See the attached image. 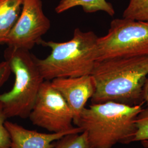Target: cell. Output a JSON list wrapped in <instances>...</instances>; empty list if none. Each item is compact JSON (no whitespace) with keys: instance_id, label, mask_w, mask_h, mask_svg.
Returning <instances> with one entry per match:
<instances>
[{"instance_id":"cell-1","label":"cell","mask_w":148,"mask_h":148,"mask_svg":"<svg viewBox=\"0 0 148 148\" xmlns=\"http://www.w3.org/2000/svg\"><path fill=\"white\" fill-rule=\"evenodd\" d=\"M148 75V55L97 61L91 74L95 85L92 104H140Z\"/></svg>"},{"instance_id":"cell-2","label":"cell","mask_w":148,"mask_h":148,"mask_svg":"<svg viewBox=\"0 0 148 148\" xmlns=\"http://www.w3.org/2000/svg\"><path fill=\"white\" fill-rule=\"evenodd\" d=\"M142 104L130 106L115 101L92 104L85 108L74 122L86 132L92 148H111L117 143L129 144L137 131L136 120Z\"/></svg>"},{"instance_id":"cell-3","label":"cell","mask_w":148,"mask_h":148,"mask_svg":"<svg viewBox=\"0 0 148 148\" xmlns=\"http://www.w3.org/2000/svg\"><path fill=\"white\" fill-rule=\"evenodd\" d=\"M98 36L94 32L76 28L71 40L63 42L42 40L40 45L51 49L46 58L37 63L45 80L91 75L97 62Z\"/></svg>"},{"instance_id":"cell-4","label":"cell","mask_w":148,"mask_h":148,"mask_svg":"<svg viewBox=\"0 0 148 148\" xmlns=\"http://www.w3.org/2000/svg\"><path fill=\"white\" fill-rule=\"evenodd\" d=\"M4 57L14 75L10 91L0 95L7 118L29 117L45 79L37 63V57L30 51L7 47Z\"/></svg>"},{"instance_id":"cell-5","label":"cell","mask_w":148,"mask_h":148,"mask_svg":"<svg viewBox=\"0 0 148 148\" xmlns=\"http://www.w3.org/2000/svg\"><path fill=\"white\" fill-rule=\"evenodd\" d=\"M148 55V23L126 18L112 21L107 34L98 37L97 61Z\"/></svg>"},{"instance_id":"cell-6","label":"cell","mask_w":148,"mask_h":148,"mask_svg":"<svg viewBox=\"0 0 148 148\" xmlns=\"http://www.w3.org/2000/svg\"><path fill=\"white\" fill-rule=\"evenodd\" d=\"M29 117L32 124L51 133L68 132L76 127L72 124L73 111L51 81L43 82Z\"/></svg>"},{"instance_id":"cell-7","label":"cell","mask_w":148,"mask_h":148,"mask_svg":"<svg viewBox=\"0 0 148 148\" xmlns=\"http://www.w3.org/2000/svg\"><path fill=\"white\" fill-rule=\"evenodd\" d=\"M51 25L42 0H24L20 16L5 44L9 47L30 51L40 44Z\"/></svg>"},{"instance_id":"cell-8","label":"cell","mask_w":148,"mask_h":148,"mask_svg":"<svg viewBox=\"0 0 148 148\" xmlns=\"http://www.w3.org/2000/svg\"><path fill=\"white\" fill-rule=\"evenodd\" d=\"M51 82L63 97L73 111L74 123L85 108L87 101L95 93V82L93 76L90 75L57 78L51 80Z\"/></svg>"},{"instance_id":"cell-9","label":"cell","mask_w":148,"mask_h":148,"mask_svg":"<svg viewBox=\"0 0 148 148\" xmlns=\"http://www.w3.org/2000/svg\"><path fill=\"white\" fill-rule=\"evenodd\" d=\"M5 124L11 139L10 148H51L55 141L64 136L83 132L81 128L76 126L73 130L68 132L45 133L28 130L7 120Z\"/></svg>"},{"instance_id":"cell-10","label":"cell","mask_w":148,"mask_h":148,"mask_svg":"<svg viewBox=\"0 0 148 148\" xmlns=\"http://www.w3.org/2000/svg\"><path fill=\"white\" fill-rule=\"evenodd\" d=\"M24 0H0V45L5 44L21 13Z\"/></svg>"},{"instance_id":"cell-11","label":"cell","mask_w":148,"mask_h":148,"mask_svg":"<svg viewBox=\"0 0 148 148\" xmlns=\"http://www.w3.org/2000/svg\"><path fill=\"white\" fill-rule=\"evenodd\" d=\"M76 7H81L87 13L102 11L112 16L115 13L112 5L106 0H60L55 8V12L61 14Z\"/></svg>"},{"instance_id":"cell-12","label":"cell","mask_w":148,"mask_h":148,"mask_svg":"<svg viewBox=\"0 0 148 148\" xmlns=\"http://www.w3.org/2000/svg\"><path fill=\"white\" fill-rule=\"evenodd\" d=\"M123 18L148 23V0H130Z\"/></svg>"},{"instance_id":"cell-13","label":"cell","mask_w":148,"mask_h":148,"mask_svg":"<svg viewBox=\"0 0 148 148\" xmlns=\"http://www.w3.org/2000/svg\"><path fill=\"white\" fill-rule=\"evenodd\" d=\"M51 148H92L86 132L66 135L54 143Z\"/></svg>"},{"instance_id":"cell-14","label":"cell","mask_w":148,"mask_h":148,"mask_svg":"<svg viewBox=\"0 0 148 148\" xmlns=\"http://www.w3.org/2000/svg\"><path fill=\"white\" fill-rule=\"evenodd\" d=\"M136 123L137 131L132 142L140 141L144 148H148V106L138 115Z\"/></svg>"},{"instance_id":"cell-15","label":"cell","mask_w":148,"mask_h":148,"mask_svg":"<svg viewBox=\"0 0 148 148\" xmlns=\"http://www.w3.org/2000/svg\"><path fill=\"white\" fill-rule=\"evenodd\" d=\"M7 119L3 106L0 102V148H10V136L5 124Z\"/></svg>"},{"instance_id":"cell-16","label":"cell","mask_w":148,"mask_h":148,"mask_svg":"<svg viewBox=\"0 0 148 148\" xmlns=\"http://www.w3.org/2000/svg\"><path fill=\"white\" fill-rule=\"evenodd\" d=\"M11 73L10 66L6 60L0 63V88L7 81Z\"/></svg>"},{"instance_id":"cell-17","label":"cell","mask_w":148,"mask_h":148,"mask_svg":"<svg viewBox=\"0 0 148 148\" xmlns=\"http://www.w3.org/2000/svg\"><path fill=\"white\" fill-rule=\"evenodd\" d=\"M143 101L147 103L148 106V78H147L143 88Z\"/></svg>"}]
</instances>
